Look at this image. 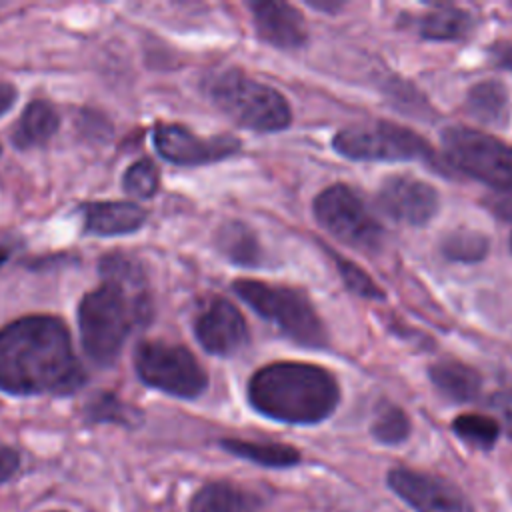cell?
<instances>
[{"instance_id": "6da1fadb", "label": "cell", "mask_w": 512, "mask_h": 512, "mask_svg": "<svg viewBox=\"0 0 512 512\" xmlns=\"http://www.w3.org/2000/svg\"><path fill=\"white\" fill-rule=\"evenodd\" d=\"M84 382L68 328L26 316L0 328V390L14 396L70 394Z\"/></svg>"}, {"instance_id": "7a4b0ae2", "label": "cell", "mask_w": 512, "mask_h": 512, "mask_svg": "<svg viewBox=\"0 0 512 512\" xmlns=\"http://www.w3.org/2000/svg\"><path fill=\"white\" fill-rule=\"evenodd\" d=\"M248 400L254 410L272 420L316 424L334 412L340 388L336 378L322 366L274 362L252 374Z\"/></svg>"}, {"instance_id": "3957f363", "label": "cell", "mask_w": 512, "mask_h": 512, "mask_svg": "<svg viewBox=\"0 0 512 512\" xmlns=\"http://www.w3.org/2000/svg\"><path fill=\"white\" fill-rule=\"evenodd\" d=\"M148 292H130L104 282L88 292L78 306V326L88 358L98 366L118 360L126 336L150 318Z\"/></svg>"}, {"instance_id": "277c9868", "label": "cell", "mask_w": 512, "mask_h": 512, "mask_svg": "<svg viewBox=\"0 0 512 512\" xmlns=\"http://www.w3.org/2000/svg\"><path fill=\"white\" fill-rule=\"evenodd\" d=\"M206 92L228 118L244 128L276 132L284 130L292 120L290 106L280 92L238 68L214 74L206 84Z\"/></svg>"}, {"instance_id": "5b68a950", "label": "cell", "mask_w": 512, "mask_h": 512, "mask_svg": "<svg viewBox=\"0 0 512 512\" xmlns=\"http://www.w3.org/2000/svg\"><path fill=\"white\" fill-rule=\"evenodd\" d=\"M232 288L256 314L272 322L296 344L308 348H324L328 344L322 318L302 290L250 278L236 280Z\"/></svg>"}, {"instance_id": "8992f818", "label": "cell", "mask_w": 512, "mask_h": 512, "mask_svg": "<svg viewBox=\"0 0 512 512\" xmlns=\"http://www.w3.org/2000/svg\"><path fill=\"white\" fill-rule=\"evenodd\" d=\"M134 366L138 378L170 396L192 400L208 386V376L194 354L172 342L148 340L136 348Z\"/></svg>"}, {"instance_id": "52a82bcc", "label": "cell", "mask_w": 512, "mask_h": 512, "mask_svg": "<svg viewBox=\"0 0 512 512\" xmlns=\"http://www.w3.org/2000/svg\"><path fill=\"white\" fill-rule=\"evenodd\" d=\"M444 154L460 172L500 190H512V146L474 128L442 132Z\"/></svg>"}, {"instance_id": "ba28073f", "label": "cell", "mask_w": 512, "mask_h": 512, "mask_svg": "<svg viewBox=\"0 0 512 512\" xmlns=\"http://www.w3.org/2000/svg\"><path fill=\"white\" fill-rule=\"evenodd\" d=\"M318 224L356 250H376L384 230L364 200L346 184L324 188L312 204Z\"/></svg>"}, {"instance_id": "9c48e42d", "label": "cell", "mask_w": 512, "mask_h": 512, "mask_svg": "<svg viewBox=\"0 0 512 512\" xmlns=\"http://www.w3.org/2000/svg\"><path fill=\"white\" fill-rule=\"evenodd\" d=\"M332 146L338 154L352 160H430L434 156L430 144L416 132L392 124L370 122L340 130Z\"/></svg>"}, {"instance_id": "30bf717a", "label": "cell", "mask_w": 512, "mask_h": 512, "mask_svg": "<svg viewBox=\"0 0 512 512\" xmlns=\"http://www.w3.org/2000/svg\"><path fill=\"white\" fill-rule=\"evenodd\" d=\"M388 484L418 512H472L468 498L444 478L408 468H394L388 474Z\"/></svg>"}, {"instance_id": "8fae6325", "label": "cell", "mask_w": 512, "mask_h": 512, "mask_svg": "<svg viewBox=\"0 0 512 512\" xmlns=\"http://www.w3.org/2000/svg\"><path fill=\"white\" fill-rule=\"evenodd\" d=\"M154 146L162 158L172 164L198 166L232 156L240 148V140L228 134L202 138L178 124H160L154 130Z\"/></svg>"}, {"instance_id": "7c38bea8", "label": "cell", "mask_w": 512, "mask_h": 512, "mask_svg": "<svg viewBox=\"0 0 512 512\" xmlns=\"http://www.w3.org/2000/svg\"><path fill=\"white\" fill-rule=\"evenodd\" d=\"M378 204L390 218L402 224L422 226L438 212V192L420 178L396 174L382 182Z\"/></svg>"}, {"instance_id": "4fadbf2b", "label": "cell", "mask_w": 512, "mask_h": 512, "mask_svg": "<svg viewBox=\"0 0 512 512\" xmlns=\"http://www.w3.org/2000/svg\"><path fill=\"white\" fill-rule=\"evenodd\" d=\"M200 346L216 356L236 354L248 340V328L240 310L226 298H212L194 320Z\"/></svg>"}, {"instance_id": "5bb4252c", "label": "cell", "mask_w": 512, "mask_h": 512, "mask_svg": "<svg viewBox=\"0 0 512 512\" xmlns=\"http://www.w3.org/2000/svg\"><path fill=\"white\" fill-rule=\"evenodd\" d=\"M252 20L258 36L276 48H298L306 42L302 14L286 2H252Z\"/></svg>"}, {"instance_id": "9a60e30c", "label": "cell", "mask_w": 512, "mask_h": 512, "mask_svg": "<svg viewBox=\"0 0 512 512\" xmlns=\"http://www.w3.org/2000/svg\"><path fill=\"white\" fill-rule=\"evenodd\" d=\"M84 228L98 236L130 234L142 228L146 212L132 202H92L82 208Z\"/></svg>"}, {"instance_id": "2e32d148", "label": "cell", "mask_w": 512, "mask_h": 512, "mask_svg": "<svg viewBox=\"0 0 512 512\" xmlns=\"http://www.w3.org/2000/svg\"><path fill=\"white\" fill-rule=\"evenodd\" d=\"M260 508L258 494L230 482H210L194 494L188 512H258Z\"/></svg>"}, {"instance_id": "e0dca14e", "label": "cell", "mask_w": 512, "mask_h": 512, "mask_svg": "<svg viewBox=\"0 0 512 512\" xmlns=\"http://www.w3.org/2000/svg\"><path fill=\"white\" fill-rule=\"evenodd\" d=\"M430 380L452 402H472L482 388L480 374L472 366L452 358L432 364Z\"/></svg>"}, {"instance_id": "ac0fdd59", "label": "cell", "mask_w": 512, "mask_h": 512, "mask_svg": "<svg viewBox=\"0 0 512 512\" xmlns=\"http://www.w3.org/2000/svg\"><path fill=\"white\" fill-rule=\"evenodd\" d=\"M58 112L46 100L30 102L12 130V142L18 148H34L48 142L58 130Z\"/></svg>"}, {"instance_id": "d6986e66", "label": "cell", "mask_w": 512, "mask_h": 512, "mask_svg": "<svg viewBox=\"0 0 512 512\" xmlns=\"http://www.w3.org/2000/svg\"><path fill=\"white\" fill-rule=\"evenodd\" d=\"M466 108L472 118H476L482 124L500 126L506 122L508 114V94L506 88L500 82L484 80L468 92Z\"/></svg>"}, {"instance_id": "ffe728a7", "label": "cell", "mask_w": 512, "mask_h": 512, "mask_svg": "<svg viewBox=\"0 0 512 512\" xmlns=\"http://www.w3.org/2000/svg\"><path fill=\"white\" fill-rule=\"evenodd\" d=\"M222 448L234 456L252 460L262 466H270V468L294 466L300 460V452L296 448L288 444H278V442H252V440L226 438L222 440Z\"/></svg>"}, {"instance_id": "44dd1931", "label": "cell", "mask_w": 512, "mask_h": 512, "mask_svg": "<svg viewBox=\"0 0 512 512\" xmlns=\"http://www.w3.org/2000/svg\"><path fill=\"white\" fill-rule=\"evenodd\" d=\"M472 28L468 12L454 6H438L418 20V30L428 40H458Z\"/></svg>"}, {"instance_id": "7402d4cb", "label": "cell", "mask_w": 512, "mask_h": 512, "mask_svg": "<svg viewBox=\"0 0 512 512\" xmlns=\"http://www.w3.org/2000/svg\"><path fill=\"white\" fill-rule=\"evenodd\" d=\"M218 248L236 264L254 266L260 260V244L254 232L242 222H228L218 230Z\"/></svg>"}, {"instance_id": "603a6c76", "label": "cell", "mask_w": 512, "mask_h": 512, "mask_svg": "<svg viewBox=\"0 0 512 512\" xmlns=\"http://www.w3.org/2000/svg\"><path fill=\"white\" fill-rule=\"evenodd\" d=\"M100 276L104 282L120 286L124 290L146 292V280L140 264L126 254H106L100 260Z\"/></svg>"}, {"instance_id": "cb8c5ba5", "label": "cell", "mask_w": 512, "mask_h": 512, "mask_svg": "<svg viewBox=\"0 0 512 512\" xmlns=\"http://www.w3.org/2000/svg\"><path fill=\"white\" fill-rule=\"evenodd\" d=\"M488 238L476 230H456L442 240V254L458 262L482 260L488 252Z\"/></svg>"}, {"instance_id": "d4e9b609", "label": "cell", "mask_w": 512, "mask_h": 512, "mask_svg": "<svg viewBox=\"0 0 512 512\" xmlns=\"http://www.w3.org/2000/svg\"><path fill=\"white\" fill-rule=\"evenodd\" d=\"M452 428L458 438L476 448H492L500 434L498 422L482 414H462L452 422Z\"/></svg>"}, {"instance_id": "484cf974", "label": "cell", "mask_w": 512, "mask_h": 512, "mask_svg": "<svg viewBox=\"0 0 512 512\" xmlns=\"http://www.w3.org/2000/svg\"><path fill=\"white\" fill-rule=\"evenodd\" d=\"M372 434L382 444H398L410 434V420L398 406L384 404L372 422Z\"/></svg>"}, {"instance_id": "4316f807", "label": "cell", "mask_w": 512, "mask_h": 512, "mask_svg": "<svg viewBox=\"0 0 512 512\" xmlns=\"http://www.w3.org/2000/svg\"><path fill=\"white\" fill-rule=\"evenodd\" d=\"M138 414L122 404L112 394H98L86 406V418L94 422H118V424H132Z\"/></svg>"}, {"instance_id": "83f0119b", "label": "cell", "mask_w": 512, "mask_h": 512, "mask_svg": "<svg viewBox=\"0 0 512 512\" xmlns=\"http://www.w3.org/2000/svg\"><path fill=\"white\" fill-rule=\"evenodd\" d=\"M122 186L128 194L136 196V198H150L154 196L156 188H158V170L154 166L152 160L142 158L138 162H134L122 178Z\"/></svg>"}, {"instance_id": "f1b7e54d", "label": "cell", "mask_w": 512, "mask_h": 512, "mask_svg": "<svg viewBox=\"0 0 512 512\" xmlns=\"http://www.w3.org/2000/svg\"><path fill=\"white\" fill-rule=\"evenodd\" d=\"M336 266H338V272H340L344 284L352 292H356L364 298H384V292L380 290V286L360 266H356L354 262L344 260L340 256H336Z\"/></svg>"}, {"instance_id": "f546056e", "label": "cell", "mask_w": 512, "mask_h": 512, "mask_svg": "<svg viewBox=\"0 0 512 512\" xmlns=\"http://www.w3.org/2000/svg\"><path fill=\"white\" fill-rule=\"evenodd\" d=\"M490 408L500 416L508 436H512V390H500L492 394Z\"/></svg>"}, {"instance_id": "4dcf8cb0", "label": "cell", "mask_w": 512, "mask_h": 512, "mask_svg": "<svg viewBox=\"0 0 512 512\" xmlns=\"http://www.w3.org/2000/svg\"><path fill=\"white\" fill-rule=\"evenodd\" d=\"M20 466V456L14 448L0 442V484L8 482Z\"/></svg>"}, {"instance_id": "1f68e13d", "label": "cell", "mask_w": 512, "mask_h": 512, "mask_svg": "<svg viewBox=\"0 0 512 512\" xmlns=\"http://www.w3.org/2000/svg\"><path fill=\"white\" fill-rule=\"evenodd\" d=\"M16 102V88L10 82L0 80V116L6 114Z\"/></svg>"}, {"instance_id": "d6a6232c", "label": "cell", "mask_w": 512, "mask_h": 512, "mask_svg": "<svg viewBox=\"0 0 512 512\" xmlns=\"http://www.w3.org/2000/svg\"><path fill=\"white\" fill-rule=\"evenodd\" d=\"M492 56L498 66L512 70V44H500L492 50Z\"/></svg>"}, {"instance_id": "836d02e7", "label": "cell", "mask_w": 512, "mask_h": 512, "mask_svg": "<svg viewBox=\"0 0 512 512\" xmlns=\"http://www.w3.org/2000/svg\"><path fill=\"white\" fill-rule=\"evenodd\" d=\"M10 258V248L8 246H0V266Z\"/></svg>"}, {"instance_id": "e575fe53", "label": "cell", "mask_w": 512, "mask_h": 512, "mask_svg": "<svg viewBox=\"0 0 512 512\" xmlns=\"http://www.w3.org/2000/svg\"><path fill=\"white\" fill-rule=\"evenodd\" d=\"M48 512H64V510H48Z\"/></svg>"}, {"instance_id": "d590c367", "label": "cell", "mask_w": 512, "mask_h": 512, "mask_svg": "<svg viewBox=\"0 0 512 512\" xmlns=\"http://www.w3.org/2000/svg\"><path fill=\"white\" fill-rule=\"evenodd\" d=\"M510 246H512V238H510Z\"/></svg>"}]
</instances>
